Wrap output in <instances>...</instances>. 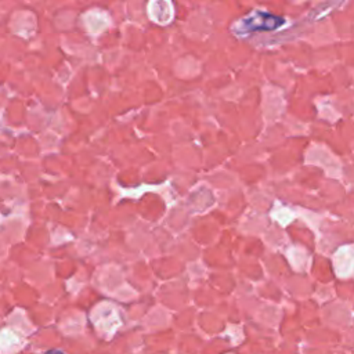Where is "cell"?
Listing matches in <instances>:
<instances>
[{
	"mask_svg": "<svg viewBox=\"0 0 354 354\" xmlns=\"http://www.w3.org/2000/svg\"><path fill=\"white\" fill-rule=\"evenodd\" d=\"M22 346L21 336L10 329L4 328L0 330V354H14Z\"/></svg>",
	"mask_w": 354,
	"mask_h": 354,
	"instance_id": "6da1fadb",
	"label": "cell"
},
{
	"mask_svg": "<svg viewBox=\"0 0 354 354\" xmlns=\"http://www.w3.org/2000/svg\"><path fill=\"white\" fill-rule=\"evenodd\" d=\"M44 354H65V353H62V351H59V350H48V351H46Z\"/></svg>",
	"mask_w": 354,
	"mask_h": 354,
	"instance_id": "7a4b0ae2",
	"label": "cell"
}]
</instances>
